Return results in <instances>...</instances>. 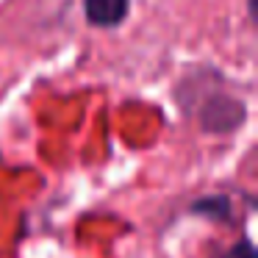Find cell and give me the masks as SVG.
Listing matches in <instances>:
<instances>
[{
  "label": "cell",
  "instance_id": "7a4b0ae2",
  "mask_svg": "<svg viewBox=\"0 0 258 258\" xmlns=\"http://www.w3.org/2000/svg\"><path fill=\"white\" fill-rule=\"evenodd\" d=\"M131 14V0H84V17L92 28H119Z\"/></svg>",
  "mask_w": 258,
  "mask_h": 258
},
{
  "label": "cell",
  "instance_id": "3957f363",
  "mask_svg": "<svg viewBox=\"0 0 258 258\" xmlns=\"http://www.w3.org/2000/svg\"><path fill=\"white\" fill-rule=\"evenodd\" d=\"M228 258H255V252H252L250 241H241L239 247H233V252H230Z\"/></svg>",
  "mask_w": 258,
  "mask_h": 258
},
{
  "label": "cell",
  "instance_id": "6da1fadb",
  "mask_svg": "<svg viewBox=\"0 0 258 258\" xmlns=\"http://www.w3.org/2000/svg\"><path fill=\"white\" fill-rule=\"evenodd\" d=\"M241 117H244V106H241L239 100H233V97H228V95L208 97L206 106H203V111H200L203 128L217 131V134H222V131H233L236 125L241 122Z\"/></svg>",
  "mask_w": 258,
  "mask_h": 258
}]
</instances>
